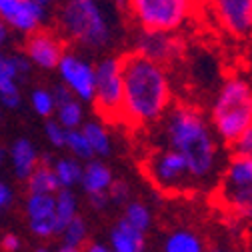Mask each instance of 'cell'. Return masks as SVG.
I'll use <instances>...</instances> for the list:
<instances>
[{
    "label": "cell",
    "mask_w": 252,
    "mask_h": 252,
    "mask_svg": "<svg viewBox=\"0 0 252 252\" xmlns=\"http://www.w3.org/2000/svg\"><path fill=\"white\" fill-rule=\"evenodd\" d=\"M124 100L120 122L132 128H148L166 118L174 102L168 68L136 52L122 56Z\"/></svg>",
    "instance_id": "obj_1"
},
{
    "label": "cell",
    "mask_w": 252,
    "mask_h": 252,
    "mask_svg": "<svg viewBox=\"0 0 252 252\" xmlns=\"http://www.w3.org/2000/svg\"><path fill=\"white\" fill-rule=\"evenodd\" d=\"M162 142L184 156L194 182L210 180L218 170L220 140L208 116L190 102H176L162 120Z\"/></svg>",
    "instance_id": "obj_2"
},
{
    "label": "cell",
    "mask_w": 252,
    "mask_h": 252,
    "mask_svg": "<svg viewBox=\"0 0 252 252\" xmlns=\"http://www.w3.org/2000/svg\"><path fill=\"white\" fill-rule=\"evenodd\" d=\"M118 10L108 0H60L56 8L58 34L86 52L108 50L120 36Z\"/></svg>",
    "instance_id": "obj_3"
},
{
    "label": "cell",
    "mask_w": 252,
    "mask_h": 252,
    "mask_svg": "<svg viewBox=\"0 0 252 252\" xmlns=\"http://www.w3.org/2000/svg\"><path fill=\"white\" fill-rule=\"evenodd\" d=\"M208 120L218 140L232 146L252 128V82L242 74L226 76L208 104Z\"/></svg>",
    "instance_id": "obj_4"
},
{
    "label": "cell",
    "mask_w": 252,
    "mask_h": 252,
    "mask_svg": "<svg viewBox=\"0 0 252 252\" xmlns=\"http://www.w3.org/2000/svg\"><path fill=\"white\" fill-rule=\"evenodd\" d=\"M126 12L138 30L180 32L198 16V0H128Z\"/></svg>",
    "instance_id": "obj_5"
},
{
    "label": "cell",
    "mask_w": 252,
    "mask_h": 252,
    "mask_svg": "<svg viewBox=\"0 0 252 252\" xmlns=\"http://www.w3.org/2000/svg\"><path fill=\"white\" fill-rule=\"evenodd\" d=\"M218 200L238 224H252V162L232 156L222 170Z\"/></svg>",
    "instance_id": "obj_6"
},
{
    "label": "cell",
    "mask_w": 252,
    "mask_h": 252,
    "mask_svg": "<svg viewBox=\"0 0 252 252\" xmlns=\"http://www.w3.org/2000/svg\"><path fill=\"white\" fill-rule=\"evenodd\" d=\"M198 16L232 40H252V0H198Z\"/></svg>",
    "instance_id": "obj_7"
},
{
    "label": "cell",
    "mask_w": 252,
    "mask_h": 252,
    "mask_svg": "<svg viewBox=\"0 0 252 252\" xmlns=\"http://www.w3.org/2000/svg\"><path fill=\"white\" fill-rule=\"evenodd\" d=\"M144 172L162 192H182L194 184L184 156L166 146L156 148L148 154V158L144 160Z\"/></svg>",
    "instance_id": "obj_8"
},
{
    "label": "cell",
    "mask_w": 252,
    "mask_h": 252,
    "mask_svg": "<svg viewBox=\"0 0 252 252\" xmlns=\"http://www.w3.org/2000/svg\"><path fill=\"white\" fill-rule=\"evenodd\" d=\"M124 100L122 56H104L96 62V88H94V108L108 120H120Z\"/></svg>",
    "instance_id": "obj_9"
},
{
    "label": "cell",
    "mask_w": 252,
    "mask_h": 252,
    "mask_svg": "<svg viewBox=\"0 0 252 252\" xmlns=\"http://www.w3.org/2000/svg\"><path fill=\"white\" fill-rule=\"evenodd\" d=\"M130 52H136L162 66H172L186 54V40L180 32H160V30H136L132 36Z\"/></svg>",
    "instance_id": "obj_10"
},
{
    "label": "cell",
    "mask_w": 252,
    "mask_h": 252,
    "mask_svg": "<svg viewBox=\"0 0 252 252\" xmlns=\"http://www.w3.org/2000/svg\"><path fill=\"white\" fill-rule=\"evenodd\" d=\"M56 74H58V80L64 84L80 102H84V104L94 102L96 64H92L86 56H82L80 52L68 50L64 54V58L60 60Z\"/></svg>",
    "instance_id": "obj_11"
},
{
    "label": "cell",
    "mask_w": 252,
    "mask_h": 252,
    "mask_svg": "<svg viewBox=\"0 0 252 252\" xmlns=\"http://www.w3.org/2000/svg\"><path fill=\"white\" fill-rule=\"evenodd\" d=\"M48 10L32 0H0V22L26 38L44 28Z\"/></svg>",
    "instance_id": "obj_12"
},
{
    "label": "cell",
    "mask_w": 252,
    "mask_h": 252,
    "mask_svg": "<svg viewBox=\"0 0 252 252\" xmlns=\"http://www.w3.org/2000/svg\"><path fill=\"white\" fill-rule=\"evenodd\" d=\"M22 52L30 58L34 66L42 70H56L60 60L68 52V48H66V40L60 34H56L54 30L42 28L24 40Z\"/></svg>",
    "instance_id": "obj_13"
},
{
    "label": "cell",
    "mask_w": 252,
    "mask_h": 252,
    "mask_svg": "<svg viewBox=\"0 0 252 252\" xmlns=\"http://www.w3.org/2000/svg\"><path fill=\"white\" fill-rule=\"evenodd\" d=\"M28 230L40 240L60 236L56 220V194H28L24 200Z\"/></svg>",
    "instance_id": "obj_14"
},
{
    "label": "cell",
    "mask_w": 252,
    "mask_h": 252,
    "mask_svg": "<svg viewBox=\"0 0 252 252\" xmlns=\"http://www.w3.org/2000/svg\"><path fill=\"white\" fill-rule=\"evenodd\" d=\"M8 162L12 166L14 176L18 180L26 182L30 176H32V172L38 168L40 154H38L32 140L26 138V136H18L8 146Z\"/></svg>",
    "instance_id": "obj_15"
},
{
    "label": "cell",
    "mask_w": 252,
    "mask_h": 252,
    "mask_svg": "<svg viewBox=\"0 0 252 252\" xmlns=\"http://www.w3.org/2000/svg\"><path fill=\"white\" fill-rule=\"evenodd\" d=\"M114 180L116 178L112 174V168L106 162H102L100 158H94L90 162H84V174H82L80 188L84 190L86 196L108 192Z\"/></svg>",
    "instance_id": "obj_16"
},
{
    "label": "cell",
    "mask_w": 252,
    "mask_h": 252,
    "mask_svg": "<svg viewBox=\"0 0 252 252\" xmlns=\"http://www.w3.org/2000/svg\"><path fill=\"white\" fill-rule=\"evenodd\" d=\"M108 246L112 252H144L146 246V232H140L132 224H128L124 218L112 226L108 236Z\"/></svg>",
    "instance_id": "obj_17"
},
{
    "label": "cell",
    "mask_w": 252,
    "mask_h": 252,
    "mask_svg": "<svg viewBox=\"0 0 252 252\" xmlns=\"http://www.w3.org/2000/svg\"><path fill=\"white\" fill-rule=\"evenodd\" d=\"M32 66L34 64L24 52H4L0 56V78H8L22 84L30 78Z\"/></svg>",
    "instance_id": "obj_18"
},
{
    "label": "cell",
    "mask_w": 252,
    "mask_h": 252,
    "mask_svg": "<svg viewBox=\"0 0 252 252\" xmlns=\"http://www.w3.org/2000/svg\"><path fill=\"white\" fill-rule=\"evenodd\" d=\"M26 190L28 194H58L62 190V186L52 166L38 164L32 176L26 180Z\"/></svg>",
    "instance_id": "obj_19"
},
{
    "label": "cell",
    "mask_w": 252,
    "mask_h": 252,
    "mask_svg": "<svg viewBox=\"0 0 252 252\" xmlns=\"http://www.w3.org/2000/svg\"><path fill=\"white\" fill-rule=\"evenodd\" d=\"M52 168L62 188L72 190L74 186H80L84 174V162H80L78 158H74V156H58Z\"/></svg>",
    "instance_id": "obj_20"
},
{
    "label": "cell",
    "mask_w": 252,
    "mask_h": 252,
    "mask_svg": "<svg viewBox=\"0 0 252 252\" xmlns=\"http://www.w3.org/2000/svg\"><path fill=\"white\" fill-rule=\"evenodd\" d=\"M162 252H206V248L196 232L180 228L166 236Z\"/></svg>",
    "instance_id": "obj_21"
},
{
    "label": "cell",
    "mask_w": 252,
    "mask_h": 252,
    "mask_svg": "<svg viewBox=\"0 0 252 252\" xmlns=\"http://www.w3.org/2000/svg\"><path fill=\"white\" fill-rule=\"evenodd\" d=\"M82 132L86 134V138H88L96 158H104V156H108L112 152V138H110L108 128L102 122H98V120L84 122Z\"/></svg>",
    "instance_id": "obj_22"
},
{
    "label": "cell",
    "mask_w": 252,
    "mask_h": 252,
    "mask_svg": "<svg viewBox=\"0 0 252 252\" xmlns=\"http://www.w3.org/2000/svg\"><path fill=\"white\" fill-rule=\"evenodd\" d=\"M56 120L66 130H80L84 126V102H80L76 96H70L68 100L58 102Z\"/></svg>",
    "instance_id": "obj_23"
},
{
    "label": "cell",
    "mask_w": 252,
    "mask_h": 252,
    "mask_svg": "<svg viewBox=\"0 0 252 252\" xmlns=\"http://www.w3.org/2000/svg\"><path fill=\"white\" fill-rule=\"evenodd\" d=\"M80 214H78V198L72 190H66V188H62V190L56 194V220H58V230L60 234L64 232V228L76 220Z\"/></svg>",
    "instance_id": "obj_24"
},
{
    "label": "cell",
    "mask_w": 252,
    "mask_h": 252,
    "mask_svg": "<svg viewBox=\"0 0 252 252\" xmlns=\"http://www.w3.org/2000/svg\"><path fill=\"white\" fill-rule=\"evenodd\" d=\"M28 100H30V108H32L34 114H38L40 118L50 120V116H56L58 102H56V96H54V90L52 88H46V86L32 88Z\"/></svg>",
    "instance_id": "obj_25"
},
{
    "label": "cell",
    "mask_w": 252,
    "mask_h": 252,
    "mask_svg": "<svg viewBox=\"0 0 252 252\" xmlns=\"http://www.w3.org/2000/svg\"><path fill=\"white\" fill-rule=\"evenodd\" d=\"M122 218L128 224H132L134 228H138L140 232H148V228L152 224L150 208L144 202H140V200H130L128 204H126L124 212H122Z\"/></svg>",
    "instance_id": "obj_26"
},
{
    "label": "cell",
    "mask_w": 252,
    "mask_h": 252,
    "mask_svg": "<svg viewBox=\"0 0 252 252\" xmlns=\"http://www.w3.org/2000/svg\"><path fill=\"white\" fill-rule=\"evenodd\" d=\"M66 150L70 152V156L78 158L80 162H90L94 160V150L86 138V134L80 130H68V136H66Z\"/></svg>",
    "instance_id": "obj_27"
},
{
    "label": "cell",
    "mask_w": 252,
    "mask_h": 252,
    "mask_svg": "<svg viewBox=\"0 0 252 252\" xmlns=\"http://www.w3.org/2000/svg\"><path fill=\"white\" fill-rule=\"evenodd\" d=\"M60 240H62V244L74 246V248L86 246V242H88V224H86V220L82 216L72 220V222L64 228V232L60 234Z\"/></svg>",
    "instance_id": "obj_28"
},
{
    "label": "cell",
    "mask_w": 252,
    "mask_h": 252,
    "mask_svg": "<svg viewBox=\"0 0 252 252\" xmlns=\"http://www.w3.org/2000/svg\"><path fill=\"white\" fill-rule=\"evenodd\" d=\"M0 102L8 110H18L22 104L20 84L8 78H0Z\"/></svg>",
    "instance_id": "obj_29"
},
{
    "label": "cell",
    "mask_w": 252,
    "mask_h": 252,
    "mask_svg": "<svg viewBox=\"0 0 252 252\" xmlns=\"http://www.w3.org/2000/svg\"><path fill=\"white\" fill-rule=\"evenodd\" d=\"M44 136H46V140H48V144L52 146V148H66V136H68V130L62 126L56 118H50V120H46V124H44Z\"/></svg>",
    "instance_id": "obj_30"
},
{
    "label": "cell",
    "mask_w": 252,
    "mask_h": 252,
    "mask_svg": "<svg viewBox=\"0 0 252 252\" xmlns=\"http://www.w3.org/2000/svg\"><path fill=\"white\" fill-rule=\"evenodd\" d=\"M108 196H110V202L116 204V206H126L130 202V186L128 182H124L120 178H116L108 190Z\"/></svg>",
    "instance_id": "obj_31"
},
{
    "label": "cell",
    "mask_w": 252,
    "mask_h": 252,
    "mask_svg": "<svg viewBox=\"0 0 252 252\" xmlns=\"http://www.w3.org/2000/svg\"><path fill=\"white\" fill-rule=\"evenodd\" d=\"M230 154L232 156H240L252 162V128H248L232 146H230Z\"/></svg>",
    "instance_id": "obj_32"
},
{
    "label": "cell",
    "mask_w": 252,
    "mask_h": 252,
    "mask_svg": "<svg viewBox=\"0 0 252 252\" xmlns=\"http://www.w3.org/2000/svg\"><path fill=\"white\" fill-rule=\"evenodd\" d=\"M14 198H16V192H14L12 184L2 180L0 182V208H2V212H6L14 204Z\"/></svg>",
    "instance_id": "obj_33"
},
{
    "label": "cell",
    "mask_w": 252,
    "mask_h": 252,
    "mask_svg": "<svg viewBox=\"0 0 252 252\" xmlns=\"http://www.w3.org/2000/svg\"><path fill=\"white\" fill-rule=\"evenodd\" d=\"M0 246H2L4 252H18L22 248V238L16 232H6L0 240Z\"/></svg>",
    "instance_id": "obj_34"
},
{
    "label": "cell",
    "mask_w": 252,
    "mask_h": 252,
    "mask_svg": "<svg viewBox=\"0 0 252 252\" xmlns=\"http://www.w3.org/2000/svg\"><path fill=\"white\" fill-rule=\"evenodd\" d=\"M86 198H88V206H90L92 210H96V212H102V210L108 208V204H112L108 192H104V194H90V196H86Z\"/></svg>",
    "instance_id": "obj_35"
},
{
    "label": "cell",
    "mask_w": 252,
    "mask_h": 252,
    "mask_svg": "<svg viewBox=\"0 0 252 252\" xmlns=\"http://www.w3.org/2000/svg\"><path fill=\"white\" fill-rule=\"evenodd\" d=\"M84 252H112V250H110V246L100 244V242H88L84 246Z\"/></svg>",
    "instance_id": "obj_36"
},
{
    "label": "cell",
    "mask_w": 252,
    "mask_h": 252,
    "mask_svg": "<svg viewBox=\"0 0 252 252\" xmlns=\"http://www.w3.org/2000/svg\"><path fill=\"white\" fill-rule=\"evenodd\" d=\"M8 40H10V28L4 22H0V42H2V46H6Z\"/></svg>",
    "instance_id": "obj_37"
},
{
    "label": "cell",
    "mask_w": 252,
    "mask_h": 252,
    "mask_svg": "<svg viewBox=\"0 0 252 252\" xmlns=\"http://www.w3.org/2000/svg\"><path fill=\"white\" fill-rule=\"evenodd\" d=\"M56 252H84L82 248H74V246H66V244H60Z\"/></svg>",
    "instance_id": "obj_38"
},
{
    "label": "cell",
    "mask_w": 252,
    "mask_h": 252,
    "mask_svg": "<svg viewBox=\"0 0 252 252\" xmlns=\"http://www.w3.org/2000/svg\"><path fill=\"white\" fill-rule=\"evenodd\" d=\"M32 2H36V4H40L42 8H50V6H54L56 4V0H32Z\"/></svg>",
    "instance_id": "obj_39"
},
{
    "label": "cell",
    "mask_w": 252,
    "mask_h": 252,
    "mask_svg": "<svg viewBox=\"0 0 252 252\" xmlns=\"http://www.w3.org/2000/svg\"><path fill=\"white\" fill-rule=\"evenodd\" d=\"M108 2H112V4L118 6L120 10H126V2H128V0H108Z\"/></svg>",
    "instance_id": "obj_40"
},
{
    "label": "cell",
    "mask_w": 252,
    "mask_h": 252,
    "mask_svg": "<svg viewBox=\"0 0 252 252\" xmlns=\"http://www.w3.org/2000/svg\"><path fill=\"white\" fill-rule=\"evenodd\" d=\"M34 252H56V250H50L48 246H36Z\"/></svg>",
    "instance_id": "obj_41"
},
{
    "label": "cell",
    "mask_w": 252,
    "mask_h": 252,
    "mask_svg": "<svg viewBox=\"0 0 252 252\" xmlns=\"http://www.w3.org/2000/svg\"><path fill=\"white\" fill-rule=\"evenodd\" d=\"M206 252H226V250L224 248H208Z\"/></svg>",
    "instance_id": "obj_42"
},
{
    "label": "cell",
    "mask_w": 252,
    "mask_h": 252,
    "mask_svg": "<svg viewBox=\"0 0 252 252\" xmlns=\"http://www.w3.org/2000/svg\"><path fill=\"white\" fill-rule=\"evenodd\" d=\"M248 250L252 252V234H250V242H248Z\"/></svg>",
    "instance_id": "obj_43"
},
{
    "label": "cell",
    "mask_w": 252,
    "mask_h": 252,
    "mask_svg": "<svg viewBox=\"0 0 252 252\" xmlns=\"http://www.w3.org/2000/svg\"><path fill=\"white\" fill-rule=\"evenodd\" d=\"M236 252H242V250H236Z\"/></svg>",
    "instance_id": "obj_44"
}]
</instances>
